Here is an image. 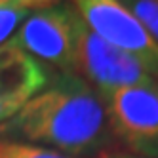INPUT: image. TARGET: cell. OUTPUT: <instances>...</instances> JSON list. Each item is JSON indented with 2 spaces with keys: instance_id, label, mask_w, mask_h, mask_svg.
Masks as SVG:
<instances>
[{
  "instance_id": "1",
  "label": "cell",
  "mask_w": 158,
  "mask_h": 158,
  "mask_svg": "<svg viewBox=\"0 0 158 158\" xmlns=\"http://www.w3.org/2000/svg\"><path fill=\"white\" fill-rule=\"evenodd\" d=\"M0 139L44 147L74 158L99 156L112 143L103 99L78 74L57 73L15 116L0 124Z\"/></svg>"
},
{
  "instance_id": "2",
  "label": "cell",
  "mask_w": 158,
  "mask_h": 158,
  "mask_svg": "<svg viewBox=\"0 0 158 158\" xmlns=\"http://www.w3.org/2000/svg\"><path fill=\"white\" fill-rule=\"evenodd\" d=\"M80 23L82 17L78 15L74 4L48 2L25 19V23L10 38V44L42 65H52L59 69V73L74 74Z\"/></svg>"
},
{
  "instance_id": "3",
  "label": "cell",
  "mask_w": 158,
  "mask_h": 158,
  "mask_svg": "<svg viewBox=\"0 0 158 158\" xmlns=\"http://www.w3.org/2000/svg\"><path fill=\"white\" fill-rule=\"evenodd\" d=\"M112 135L143 158H158V82L99 94Z\"/></svg>"
},
{
  "instance_id": "4",
  "label": "cell",
  "mask_w": 158,
  "mask_h": 158,
  "mask_svg": "<svg viewBox=\"0 0 158 158\" xmlns=\"http://www.w3.org/2000/svg\"><path fill=\"white\" fill-rule=\"evenodd\" d=\"M74 8L95 35L126 52L158 82V40L126 4L116 0H80L74 2Z\"/></svg>"
},
{
  "instance_id": "5",
  "label": "cell",
  "mask_w": 158,
  "mask_h": 158,
  "mask_svg": "<svg viewBox=\"0 0 158 158\" xmlns=\"http://www.w3.org/2000/svg\"><path fill=\"white\" fill-rule=\"evenodd\" d=\"M74 74L86 80L97 94L154 82L133 57L95 35L84 21L78 27Z\"/></svg>"
},
{
  "instance_id": "6",
  "label": "cell",
  "mask_w": 158,
  "mask_h": 158,
  "mask_svg": "<svg viewBox=\"0 0 158 158\" xmlns=\"http://www.w3.org/2000/svg\"><path fill=\"white\" fill-rule=\"evenodd\" d=\"M52 78L48 67L35 57L10 42L0 46V124L15 116Z\"/></svg>"
},
{
  "instance_id": "7",
  "label": "cell",
  "mask_w": 158,
  "mask_h": 158,
  "mask_svg": "<svg viewBox=\"0 0 158 158\" xmlns=\"http://www.w3.org/2000/svg\"><path fill=\"white\" fill-rule=\"evenodd\" d=\"M46 4L36 0H0V46L10 42L25 19Z\"/></svg>"
},
{
  "instance_id": "8",
  "label": "cell",
  "mask_w": 158,
  "mask_h": 158,
  "mask_svg": "<svg viewBox=\"0 0 158 158\" xmlns=\"http://www.w3.org/2000/svg\"><path fill=\"white\" fill-rule=\"evenodd\" d=\"M0 158H74V156L21 141L0 139Z\"/></svg>"
},
{
  "instance_id": "9",
  "label": "cell",
  "mask_w": 158,
  "mask_h": 158,
  "mask_svg": "<svg viewBox=\"0 0 158 158\" xmlns=\"http://www.w3.org/2000/svg\"><path fill=\"white\" fill-rule=\"evenodd\" d=\"M124 4L158 40V0H131Z\"/></svg>"
},
{
  "instance_id": "10",
  "label": "cell",
  "mask_w": 158,
  "mask_h": 158,
  "mask_svg": "<svg viewBox=\"0 0 158 158\" xmlns=\"http://www.w3.org/2000/svg\"><path fill=\"white\" fill-rule=\"evenodd\" d=\"M97 158H143V156L131 154V152H122V151H107V152H101Z\"/></svg>"
}]
</instances>
